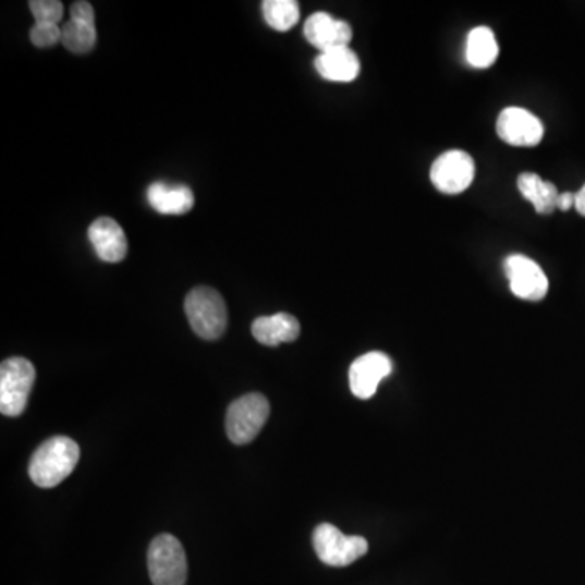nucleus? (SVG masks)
Masks as SVG:
<instances>
[{
  "label": "nucleus",
  "mask_w": 585,
  "mask_h": 585,
  "mask_svg": "<svg viewBox=\"0 0 585 585\" xmlns=\"http://www.w3.org/2000/svg\"><path fill=\"white\" fill-rule=\"evenodd\" d=\"M81 448L68 436H54L42 442L32 461L28 474L33 484L39 488H54L65 480L77 467Z\"/></svg>",
  "instance_id": "f257e3e1"
},
{
  "label": "nucleus",
  "mask_w": 585,
  "mask_h": 585,
  "mask_svg": "<svg viewBox=\"0 0 585 585\" xmlns=\"http://www.w3.org/2000/svg\"><path fill=\"white\" fill-rule=\"evenodd\" d=\"M191 327L200 339L217 340L228 326V309L223 297L210 287H197L184 301Z\"/></svg>",
  "instance_id": "f03ea898"
},
{
  "label": "nucleus",
  "mask_w": 585,
  "mask_h": 585,
  "mask_svg": "<svg viewBox=\"0 0 585 585\" xmlns=\"http://www.w3.org/2000/svg\"><path fill=\"white\" fill-rule=\"evenodd\" d=\"M36 371L32 362L22 356L5 359L0 366V412L20 416L28 405L35 386Z\"/></svg>",
  "instance_id": "7ed1b4c3"
},
{
  "label": "nucleus",
  "mask_w": 585,
  "mask_h": 585,
  "mask_svg": "<svg viewBox=\"0 0 585 585\" xmlns=\"http://www.w3.org/2000/svg\"><path fill=\"white\" fill-rule=\"evenodd\" d=\"M270 415V403L263 393H247L234 400L227 412V435L234 444H249Z\"/></svg>",
  "instance_id": "20e7f679"
},
{
  "label": "nucleus",
  "mask_w": 585,
  "mask_h": 585,
  "mask_svg": "<svg viewBox=\"0 0 585 585\" xmlns=\"http://www.w3.org/2000/svg\"><path fill=\"white\" fill-rule=\"evenodd\" d=\"M148 574L154 585L186 584V551L176 537L161 534L154 538L148 548Z\"/></svg>",
  "instance_id": "39448f33"
},
{
  "label": "nucleus",
  "mask_w": 585,
  "mask_h": 585,
  "mask_svg": "<svg viewBox=\"0 0 585 585\" xmlns=\"http://www.w3.org/2000/svg\"><path fill=\"white\" fill-rule=\"evenodd\" d=\"M317 558L327 566L345 568L368 553V541L356 535H345L332 524L317 525L313 535Z\"/></svg>",
  "instance_id": "423d86ee"
},
{
  "label": "nucleus",
  "mask_w": 585,
  "mask_h": 585,
  "mask_svg": "<svg viewBox=\"0 0 585 585\" xmlns=\"http://www.w3.org/2000/svg\"><path fill=\"white\" fill-rule=\"evenodd\" d=\"M431 183L444 194H461L471 187L475 178V161L462 150H449L436 158L431 167Z\"/></svg>",
  "instance_id": "0eeeda50"
},
{
  "label": "nucleus",
  "mask_w": 585,
  "mask_h": 585,
  "mask_svg": "<svg viewBox=\"0 0 585 585\" xmlns=\"http://www.w3.org/2000/svg\"><path fill=\"white\" fill-rule=\"evenodd\" d=\"M499 138L512 147H537L544 138V122L527 109L505 108L496 121Z\"/></svg>",
  "instance_id": "6e6552de"
},
{
  "label": "nucleus",
  "mask_w": 585,
  "mask_h": 585,
  "mask_svg": "<svg viewBox=\"0 0 585 585\" xmlns=\"http://www.w3.org/2000/svg\"><path fill=\"white\" fill-rule=\"evenodd\" d=\"M504 272L514 296L525 301H541L548 293V279L531 257L512 254L505 257Z\"/></svg>",
  "instance_id": "1a4fd4ad"
},
{
  "label": "nucleus",
  "mask_w": 585,
  "mask_h": 585,
  "mask_svg": "<svg viewBox=\"0 0 585 585\" xmlns=\"http://www.w3.org/2000/svg\"><path fill=\"white\" fill-rule=\"evenodd\" d=\"M392 373V362L381 352L366 353L350 366V389L358 399L368 400L375 395L382 379Z\"/></svg>",
  "instance_id": "9d476101"
},
{
  "label": "nucleus",
  "mask_w": 585,
  "mask_h": 585,
  "mask_svg": "<svg viewBox=\"0 0 585 585\" xmlns=\"http://www.w3.org/2000/svg\"><path fill=\"white\" fill-rule=\"evenodd\" d=\"M304 36L320 52L349 48L353 38L352 26L343 20L333 19L326 12H316L304 23Z\"/></svg>",
  "instance_id": "9b49d317"
},
{
  "label": "nucleus",
  "mask_w": 585,
  "mask_h": 585,
  "mask_svg": "<svg viewBox=\"0 0 585 585\" xmlns=\"http://www.w3.org/2000/svg\"><path fill=\"white\" fill-rule=\"evenodd\" d=\"M88 240L105 263H121L127 256V237L118 221L109 217L95 220L88 228Z\"/></svg>",
  "instance_id": "f8f14e48"
},
{
  "label": "nucleus",
  "mask_w": 585,
  "mask_h": 585,
  "mask_svg": "<svg viewBox=\"0 0 585 585\" xmlns=\"http://www.w3.org/2000/svg\"><path fill=\"white\" fill-rule=\"evenodd\" d=\"M316 71L320 77L329 82H340V84H349L355 81L362 71L358 56L350 48L330 49V51L320 52L317 56Z\"/></svg>",
  "instance_id": "ddd939ff"
},
{
  "label": "nucleus",
  "mask_w": 585,
  "mask_h": 585,
  "mask_svg": "<svg viewBox=\"0 0 585 585\" xmlns=\"http://www.w3.org/2000/svg\"><path fill=\"white\" fill-rule=\"evenodd\" d=\"M301 326L292 314L279 313L273 316L257 317L253 322V336L266 346L290 343L300 337Z\"/></svg>",
  "instance_id": "4468645a"
},
{
  "label": "nucleus",
  "mask_w": 585,
  "mask_h": 585,
  "mask_svg": "<svg viewBox=\"0 0 585 585\" xmlns=\"http://www.w3.org/2000/svg\"><path fill=\"white\" fill-rule=\"evenodd\" d=\"M148 202L154 210L163 215H184L193 210L194 194L187 186H168L167 183L151 184L148 187Z\"/></svg>",
  "instance_id": "2eb2a0df"
},
{
  "label": "nucleus",
  "mask_w": 585,
  "mask_h": 585,
  "mask_svg": "<svg viewBox=\"0 0 585 585\" xmlns=\"http://www.w3.org/2000/svg\"><path fill=\"white\" fill-rule=\"evenodd\" d=\"M517 187L521 194L534 205L537 214L550 215L557 210L560 193L553 183L541 180L538 174L524 173L519 176Z\"/></svg>",
  "instance_id": "dca6fc26"
},
{
  "label": "nucleus",
  "mask_w": 585,
  "mask_h": 585,
  "mask_svg": "<svg viewBox=\"0 0 585 585\" xmlns=\"http://www.w3.org/2000/svg\"><path fill=\"white\" fill-rule=\"evenodd\" d=\"M499 46L496 41L495 33L487 26H478L472 29L467 38V48H465V58L468 64L475 69H488L495 64L498 59Z\"/></svg>",
  "instance_id": "f3484780"
},
{
  "label": "nucleus",
  "mask_w": 585,
  "mask_h": 585,
  "mask_svg": "<svg viewBox=\"0 0 585 585\" xmlns=\"http://www.w3.org/2000/svg\"><path fill=\"white\" fill-rule=\"evenodd\" d=\"M95 22L71 19L62 25V45L74 54L90 52L97 45Z\"/></svg>",
  "instance_id": "a211bd4d"
},
{
  "label": "nucleus",
  "mask_w": 585,
  "mask_h": 585,
  "mask_svg": "<svg viewBox=\"0 0 585 585\" xmlns=\"http://www.w3.org/2000/svg\"><path fill=\"white\" fill-rule=\"evenodd\" d=\"M264 19L276 32H290L300 20V3L296 0H266L263 2Z\"/></svg>",
  "instance_id": "6ab92c4d"
},
{
  "label": "nucleus",
  "mask_w": 585,
  "mask_h": 585,
  "mask_svg": "<svg viewBox=\"0 0 585 585\" xmlns=\"http://www.w3.org/2000/svg\"><path fill=\"white\" fill-rule=\"evenodd\" d=\"M29 10H32L36 23H56L59 25L64 16V5L58 0H32Z\"/></svg>",
  "instance_id": "aec40b11"
},
{
  "label": "nucleus",
  "mask_w": 585,
  "mask_h": 585,
  "mask_svg": "<svg viewBox=\"0 0 585 585\" xmlns=\"http://www.w3.org/2000/svg\"><path fill=\"white\" fill-rule=\"evenodd\" d=\"M29 39L38 48H51L62 41V28L56 23H35Z\"/></svg>",
  "instance_id": "412c9836"
},
{
  "label": "nucleus",
  "mask_w": 585,
  "mask_h": 585,
  "mask_svg": "<svg viewBox=\"0 0 585 585\" xmlns=\"http://www.w3.org/2000/svg\"><path fill=\"white\" fill-rule=\"evenodd\" d=\"M574 202H576V194L561 193L560 197H558V210H570L571 207H574Z\"/></svg>",
  "instance_id": "4be33fe9"
},
{
  "label": "nucleus",
  "mask_w": 585,
  "mask_h": 585,
  "mask_svg": "<svg viewBox=\"0 0 585 585\" xmlns=\"http://www.w3.org/2000/svg\"><path fill=\"white\" fill-rule=\"evenodd\" d=\"M574 207H576V210L580 211V215L585 217V184L576 193V202H574Z\"/></svg>",
  "instance_id": "5701e85b"
}]
</instances>
